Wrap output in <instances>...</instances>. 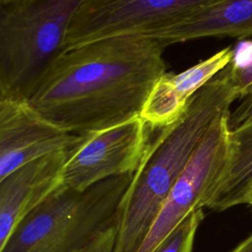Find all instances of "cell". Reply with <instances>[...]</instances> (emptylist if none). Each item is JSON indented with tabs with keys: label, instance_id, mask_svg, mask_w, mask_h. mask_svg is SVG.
<instances>
[{
	"label": "cell",
	"instance_id": "cell-1",
	"mask_svg": "<svg viewBox=\"0 0 252 252\" xmlns=\"http://www.w3.org/2000/svg\"><path fill=\"white\" fill-rule=\"evenodd\" d=\"M164 48L152 38L118 35L61 51L25 101L70 134L124 123L140 116L155 84L166 73Z\"/></svg>",
	"mask_w": 252,
	"mask_h": 252
},
{
	"label": "cell",
	"instance_id": "cell-2",
	"mask_svg": "<svg viewBox=\"0 0 252 252\" xmlns=\"http://www.w3.org/2000/svg\"><path fill=\"white\" fill-rule=\"evenodd\" d=\"M239 98L229 65L189 99L183 113L158 130L117 208L112 252H137L203 136Z\"/></svg>",
	"mask_w": 252,
	"mask_h": 252
},
{
	"label": "cell",
	"instance_id": "cell-3",
	"mask_svg": "<svg viewBox=\"0 0 252 252\" xmlns=\"http://www.w3.org/2000/svg\"><path fill=\"white\" fill-rule=\"evenodd\" d=\"M132 176L111 177L85 191L59 185L21 221L2 252H81L115 225Z\"/></svg>",
	"mask_w": 252,
	"mask_h": 252
},
{
	"label": "cell",
	"instance_id": "cell-4",
	"mask_svg": "<svg viewBox=\"0 0 252 252\" xmlns=\"http://www.w3.org/2000/svg\"><path fill=\"white\" fill-rule=\"evenodd\" d=\"M83 0H17L0 5V97L26 100L62 51Z\"/></svg>",
	"mask_w": 252,
	"mask_h": 252
},
{
	"label": "cell",
	"instance_id": "cell-5",
	"mask_svg": "<svg viewBox=\"0 0 252 252\" xmlns=\"http://www.w3.org/2000/svg\"><path fill=\"white\" fill-rule=\"evenodd\" d=\"M216 0H83L67 29L62 51L118 35L155 39Z\"/></svg>",
	"mask_w": 252,
	"mask_h": 252
},
{
	"label": "cell",
	"instance_id": "cell-6",
	"mask_svg": "<svg viewBox=\"0 0 252 252\" xmlns=\"http://www.w3.org/2000/svg\"><path fill=\"white\" fill-rule=\"evenodd\" d=\"M229 113L220 114L211 124L137 252H153L193 210L204 208L229 157Z\"/></svg>",
	"mask_w": 252,
	"mask_h": 252
},
{
	"label": "cell",
	"instance_id": "cell-7",
	"mask_svg": "<svg viewBox=\"0 0 252 252\" xmlns=\"http://www.w3.org/2000/svg\"><path fill=\"white\" fill-rule=\"evenodd\" d=\"M152 132L137 116L116 126L84 134L62 167L60 186L85 191L105 179L133 174L145 155Z\"/></svg>",
	"mask_w": 252,
	"mask_h": 252
},
{
	"label": "cell",
	"instance_id": "cell-8",
	"mask_svg": "<svg viewBox=\"0 0 252 252\" xmlns=\"http://www.w3.org/2000/svg\"><path fill=\"white\" fill-rule=\"evenodd\" d=\"M83 138L49 123L25 100L0 97V181L32 159L78 146Z\"/></svg>",
	"mask_w": 252,
	"mask_h": 252
},
{
	"label": "cell",
	"instance_id": "cell-9",
	"mask_svg": "<svg viewBox=\"0 0 252 252\" xmlns=\"http://www.w3.org/2000/svg\"><path fill=\"white\" fill-rule=\"evenodd\" d=\"M74 148L32 159L0 181V252L27 215L60 185L62 167Z\"/></svg>",
	"mask_w": 252,
	"mask_h": 252
},
{
	"label": "cell",
	"instance_id": "cell-10",
	"mask_svg": "<svg viewBox=\"0 0 252 252\" xmlns=\"http://www.w3.org/2000/svg\"><path fill=\"white\" fill-rule=\"evenodd\" d=\"M233 52L227 46L179 74L164 73L152 89L140 117L152 131L176 121L197 91L229 65Z\"/></svg>",
	"mask_w": 252,
	"mask_h": 252
},
{
	"label": "cell",
	"instance_id": "cell-11",
	"mask_svg": "<svg viewBox=\"0 0 252 252\" xmlns=\"http://www.w3.org/2000/svg\"><path fill=\"white\" fill-rule=\"evenodd\" d=\"M252 36V0H216L175 25L154 40L164 47L203 37Z\"/></svg>",
	"mask_w": 252,
	"mask_h": 252
},
{
	"label": "cell",
	"instance_id": "cell-12",
	"mask_svg": "<svg viewBox=\"0 0 252 252\" xmlns=\"http://www.w3.org/2000/svg\"><path fill=\"white\" fill-rule=\"evenodd\" d=\"M252 190V124L230 130L229 157L204 208L224 211L244 204Z\"/></svg>",
	"mask_w": 252,
	"mask_h": 252
},
{
	"label": "cell",
	"instance_id": "cell-13",
	"mask_svg": "<svg viewBox=\"0 0 252 252\" xmlns=\"http://www.w3.org/2000/svg\"><path fill=\"white\" fill-rule=\"evenodd\" d=\"M203 219V208L193 210L153 252H192L195 235Z\"/></svg>",
	"mask_w": 252,
	"mask_h": 252
},
{
	"label": "cell",
	"instance_id": "cell-14",
	"mask_svg": "<svg viewBox=\"0 0 252 252\" xmlns=\"http://www.w3.org/2000/svg\"><path fill=\"white\" fill-rule=\"evenodd\" d=\"M229 69L239 98L252 94V44H248V48L234 50Z\"/></svg>",
	"mask_w": 252,
	"mask_h": 252
},
{
	"label": "cell",
	"instance_id": "cell-15",
	"mask_svg": "<svg viewBox=\"0 0 252 252\" xmlns=\"http://www.w3.org/2000/svg\"><path fill=\"white\" fill-rule=\"evenodd\" d=\"M250 124H252V94L243 97L242 101L228 116L230 130Z\"/></svg>",
	"mask_w": 252,
	"mask_h": 252
},
{
	"label": "cell",
	"instance_id": "cell-16",
	"mask_svg": "<svg viewBox=\"0 0 252 252\" xmlns=\"http://www.w3.org/2000/svg\"><path fill=\"white\" fill-rule=\"evenodd\" d=\"M115 225H113L100 233L81 252H112L115 241Z\"/></svg>",
	"mask_w": 252,
	"mask_h": 252
},
{
	"label": "cell",
	"instance_id": "cell-17",
	"mask_svg": "<svg viewBox=\"0 0 252 252\" xmlns=\"http://www.w3.org/2000/svg\"><path fill=\"white\" fill-rule=\"evenodd\" d=\"M231 252H252V234H250Z\"/></svg>",
	"mask_w": 252,
	"mask_h": 252
},
{
	"label": "cell",
	"instance_id": "cell-18",
	"mask_svg": "<svg viewBox=\"0 0 252 252\" xmlns=\"http://www.w3.org/2000/svg\"><path fill=\"white\" fill-rule=\"evenodd\" d=\"M245 204H248L250 206H252V190L249 192V194L247 195L246 199H245Z\"/></svg>",
	"mask_w": 252,
	"mask_h": 252
},
{
	"label": "cell",
	"instance_id": "cell-19",
	"mask_svg": "<svg viewBox=\"0 0 252 252\" xmlns=\"http://www.w3.org/2000/svg\"><path fill=\"white\" fill-rule=\"evenodd\" d=\"M14 1H17V0H0V5L8 4V3H11V2H14Z\"/></svg>",
	"mask_w": 252,
	"mask_h": 252
}]
</instances>
